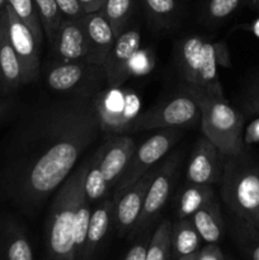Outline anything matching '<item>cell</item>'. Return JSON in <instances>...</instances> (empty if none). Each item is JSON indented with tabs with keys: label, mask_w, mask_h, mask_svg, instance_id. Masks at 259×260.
Masks as SVG:
<instances>
[{
	"label": "cell",
	"mask_w": 259,
	"mask_h": 260,
	"mask_svg": "<svg viewBox=\"0 0 259 260\" xmlns=\"http://www.w3.org/2000/svg\"><path fill=\"white\" fill-rule=\"evenodd\" d=\"M95 96L58 94L33 111L23 129L13 179L15 197L27 212H36L58 189L98 139Z\"/></svg>",
	"instance_id": "1"
},
{
	"label": "cell",
	"mask_w": 259,
	"mask_h": 260,
	"mask_svg": "<svg viewBox=\"0 0 259 260\" xmlns=\"http://www.w3.org/2000/svg\"><path fill=\"white\" fill-rule=\"evenodd\" d=\"M174 62L187 93L225 98L217 66L230 68L229 50L223 42H212L200 35L183 37L174 48Z\"/></svg>",
	"instance_id": "2"
},
{
	"label": "cell",
	"mask_w": 259,
	"mask_h": 260,
	"mask_svg": "<svg viewBox=\"0 0 259 260\" xmlns=\"http://www.w3.org/2000/svg\"><path fill=\"white\" fill-rule=\"evenodd\" d=\"M88 164L89 157L74 169L53 197L46 220L47 260H76L74 228Z\"/></svg>",
	"instance_id": "3"
},
{
	"label": "cell",
	"mask_w": 259,
	"mask_h": 260,
	"mask_svg": "<svg viewBox=\"0 0 259 260\" xmlns=\"http://www.w3.org/2000/svg\"><path fill=\"white\" fill-rule=\"evenodd\" d=\"M220 183L229 211L238 220L259 229V165L245 152L226 157Z\"/></svg>",
	"instance_id": "4"
},
{
	"label": "cell",
	"mask_w": 259,
	"mask_h": 260,
	"mask_svg": "<svg viewBox=\"0 0 259 260\" xmlns=\"http://www.w3.org/2000/svg\"><path fill=\"white\" fill-rule=\"evenodd\" d=\"M184 91V90H183ZM197 101L201 111V129L225 157L239 156L245 152L243 113L231 107L226 98L188 93Z\"/></svg>",
	"instance_id": "5"
},
{
	"label": "cell",
	"mask_w": 259,
	"mask_h": 260,
	"mask_svg": "<svg viewBox=\"0 0 259 260\" xmlns=\"http://www.w3.org/2000/svg\"><path fill=\"white\" fill-rule=\"evenodd\" d=\"M201 123V111L197 101L187 91L165 99L152 108L136 114L124 124L118 135L149 129L190 128Z\"/></svg>",
	"instance_id": "6"
},
{
	"label": "cell",
	"mask_w": 259,
	"mask_h": 260,
	"mask_svg": "<svg viewBox=\"0 0 259 260\" xmlns=\"http://www.w3.org/2000/svg\"><path fill=\"white\" fill-rule=\"evenodd\" d=\"M45 83L57 94H86L98 95L107 85L106 71L102 65L86 61L58 62L53 61L45 74Z\"/></svg>",
	"instance_id": "7"
},
{
	"label": "cell",
	"mask_w": 259,
	"mask_h": 260,
	"mask_svg": "<svg viewBox=\"0 0 259 260\" xmlns=\"http://www.w3.org/2000/svg\"><path fill=\"white\" fill-rule=\"evenodd\" d=\"M185 129L187 128L157 129V132H155L146 141L137 146L130 160L126 172L113 188L112 200H117L122 192L131 187L149 170L156 167L157 162L161 161L167 156L168 152L174 147V145L182 139Z\"/></svg>",
	"instance_id": "8"
},
{
	"label": "cell",
	"mask_w": 259,
	"mask_h": 260,
	"mask_svg": "<svg viewBox=\"0 0 259 260\" xmlns=\"http://www.w3.org/2000/svg\"><path fill=\"white\" fill-rule=\"evenodd\" d=\"M182 160V152L174 151L165 156L163 161L156 165L155 175L150 183L146 197H145L141 215H140L134 230L131 231L135 236L146 233L168 203L178 177H179Z\"/></svg>",
	"instance_id": "9"
},
{
	"label": "cell",
	"mask_w": 259,
	"mask_h": 260,
	"mask_svg": "<svg viewBox=\"0 0 259 260\" xmlns=\"http://www.w3.org/2000/svg\"><path fill=\"white\" fill-rule=\"evenodd\" d=\"M5 10L10 42L22 68V81L23 84H29L36 80L40 73V45L32 30L15 14L9 4L5 5Z\"/></svg>",
	"instance_id": "10"
},
{
	"label": "cell",
	"mask_w": 259,
	"mask_h": 260,
	"mask_svg": "<svg viewBox=\"0 0 259 260\" xmlns=\"http://www.w3.org/2000/svg\"><path fill=\"white\" fill-rule=\"evenodd\" d=\"M141 32L137 27L128 25L114 41L111 52L103 63L107 85L109 89H119L130 75L132 58L139 52Z\"/></svg>",
	"instance_id": "11"
},
{
	"label": "cell",
	"mask_w": 259,
	"mask_h": 260,
	"mask_svg": "<svg viewBox=\"0 0 259 260\" xmlns=\"http://www.w3.org/2000/svg\"><path fill=\"white\" fill-rule=\"evenodd\" d=\"M155 170L156 167L142 175L137 182H135L131 187L122 192L117 200L113 201V225L119 236H124L134 230L141 215L145 197L155 175Z\"/></svg>",
	"instance_id": "12"
},
{
	"label": "cell",
	"mask_w": 259,
	"mask_h": 260,
	"mask_svg": "<svg viewBox=\"0 0 259 260\" xmlns=\"http://www.w3.org/2000/svg\"><path fill=\"white\" fill-rule=\"evenodd\" d=\"M223 155L205 136L197 140L192 150L185 173V183L215 184L222 174Z\"/></svg>",
	"instance_id": "13"
},
{
	"label": "cell",
	"mask_w": 259,
	"mask_h": 260,
	"mask_svg": "<svg viewBox=\"0 0 259 260\" xmlns=\"http://www.w3.org/2000/svg\"><path fill=\"white\" fill-rule=\"evenodd\" d=\"M136 147V141L127 134L114 135L102 144L101 170L109 190L126 172Z\"/></svg>",
	"instance_id": "14"
},
{
	"label": "cell",
	"mask_w": 259,
	"mask_h": 260,
	"mask_svg": "<svg viewBox=\"0 0 259 260\" xmlns=\"http://www.w3.org/2000/svg\"><path fill=\"white\" fill-rule=\"evenodd\" d=\"M50 48L53 61H86L88 43L80 18L75 19L63 17Z\"/></svg>",
	"instance_id": "15"
},
{
	"label": "cell",
	"mask_w": 259,
	"mask_h": 260,
	"mask_svg": "<svg viewBox=\"0 0 259 260\" xmlns=\"http://www.w3.org/2000/svg\"><path fill=\"white\" fill-rule=\"evenodd\" d=\"M88 43L86 62L103 66L116 41L113 29L102 10L84 13L80 18Z\"/></svg>",
	"instance_id": "16"
},
{
	"label": "cell",
	"mask_w": 259,
	"mask_h": 260,
	"mask_svg": "<svg viewBox=\"0 0 259 260\" xmlns=\"http://www.w3.org/2000/svg\"><path fill=\"white\" fill-rule=\"evenodd\" d=\"M113 200L104 198L99 202L95 210L91 211L83 260H90L96 254L113 223Z\"/></svg>",
	"instance_id": "17"
},
{
	"label": "cell",
	"mask_w": 259,
	"mask_h": 260,
	"mask_svg": "<svg viewBox=\"0 0 259 260\" xmlns=\"http://www.w3.org/2000/svg\"><path fill=\"white\" fill-rule=\"evenodd\" d=\"M0 74L8 89H17L23 85L22 68L10 42L5 8L0 13Z\"/></svg>",
	"instance_id": "18"
},
{
	"label": "cell",
	"mask_w": 259,
	"mask_h": 260,
	"mask_svg": "<svg viewBox=\"0 0 259 260\" xmlns=\"http://www.w3.org/2000/svg\"><path fill=\"white\" fill-rule=\"evenodd\" d=\"M147 22L154 29L174 30L182 23L183 4L178 0H140Z\"/></svg>",
	"instance_id": "19"
},
{
	"label": "cell",
	"mask_w": 259,
	"mask_h": 260,
	"mask_svg": "<svg viewBox=\"0 0 259 260\" xmlns=\"http://www.w3.org/2000/svg\"><path fill=\"white\" fill-rule=\"evenodd\" d=\"M196 230L201 239L207 244H217L223 234V220L220 205L216 198L211 200L205 206L190 216Z\"/></svg>",
	"instance_id": "20"
},
{
	"label": "cell",
	"mask_w": 259,
	"mask_h": 260,
	"mask_svg": "<svg viewBox=\"0 0 259 260\" xmlns=\"http://www.w3.org/2000/svg\"><path fill=\"white\" fill-rule=\"evenodd\" d=\"M215 198V190L210 184L185 183L175 200V215L178 220L189 218L196 211Z\"/></svg>",
	"instance_id": "21"
},
{
	"label": "cell",
	"mask_w": 259,
	"mask_h": 260,
	"mask_svg": "<svg viewBox=\"0 0 259 260\" xmlns=\"http://www.w3.org/2000/svg\"><path fill=\"white\" fill-rule=\"evenodd\" d=\"M201 240L190 217L180 218L172 226V248L178 259L198 253Z\"/></svg>",
	"instance_id": "22"
},
{
	"label": "cell",
	"mask_w": 259,
	"mask_h": 260,
	"mask_svg": "<svg viewBox=\"0 0 259 260\" xmlns=\"http://www.w3.org/2000/svg\"><path fill=\"white\" fill-rule=\"evenodd\" d=\"M101 155L102 145L89 156L88 169H86L85 179H84V190L90 203L101 202L109 192V188L101 170Z\"/></svg>",
	"instance_id": "23"
},
{
	"label": "cell",
	"mask_w": 259,
	"mask_h": 260,
	"mask_svg": "<svg viewBox=\"0 0 259 260\" xmlns=\"http://www.w3.org/2000/svg\"><path fill=\"white\" fill-rule=\"evenodd\" d=\"M245 0H205L200 10V20L207 27L221 24L231 17Z\"/></svg>",
	"instance_id": "24"
},
{
	"label": "cell",
	"mask_w": 259,
	"mask_h": 260,
	"mask_svg": "<svg viewBox=\"0 0 259 260\" xmlns=\"http://www.w3.org/2000/svg\"><path fill=\"white\" fill-rule=\"evenodd\" d=\"M101 10L117 37L130 25L135 10V0H104Z\"/></svg>",
	"instance_id": "25"
},
{
	"label": "cell",
	"mask_w": 259,
	"mask_h": 260,
	"mask_svg": "<svg viewBox=\"0 0 259 260\" xmlns=\"http://www.w3.org/2000/svg\"><path fill=\"white\" fill-rule=\"evenodd\" d=\"M7 4L10 5V8L14 10L15 14L32 30L38 45H42L43 40L46 37L35 0H7Z\"/></svg>",
	"instance_id": "26"
},
{
	"label": "cell",
	"mask_w": 259,
	"mask_h": 260,
	"mask_svg": "<svg viewBox=\"0 0 259 260\" xmlns=\"http://www.w3.org/2000/svg\"><path fill=\"white\" fill-rule=\"evenodd\" d=\"M91 208L90 202L85 196H81L78 205V211H76L75 218V228H74V245H75V258L76 260H83L84 250L86 245V236H88L89 221H90Z\"/></svg>",
	"instance_id": "27"
},
{
	"label": "cell",
	"mask_w": 259,
	"mask_h": 260,
	"mask_svg": "<svg viewBox=\"0 0 259 260\" xmlns=\"http://www.w3.org/2000/svg\"><path fill=\"white\" fill-rule=\"evenodd\" d=\"M172 222L164 220L160 222L151 235L146 251V260H168L172 248Z\"/></svg>",
	"instance_id": "28"
},
{
	"label": "cell",
	"mask_w": 259,
	"mask_h": 260,
	"mask_svg": "<svg viewBox=\"0 0 259 260\" xmlns=\"http://www.w3.org/2000/svg\"><path fill=\"white\" fill-rule=\"evenodd\" d=\"M35 4L37 7L38 14H40L45 37L47 38L48 45H51L55 40L61 20L63 19V15L56 0H35Z\"/></svg>",
	"instance_id": "29"
},
{
	"label": "cell",
	"mask_w": 259,
	"mask_h": 260,
	"mask_svg": "<svg viewBox=\"0 0 259 260\" xmlns=\"http://www.w3.org/2000/svg\"><path fill=\"white\" fill-rule=\"evenodd\" d=\"M5 260H33L29 240L19 229H10L4 244Z\"/></svg>",
	"instance_id": "30"
},
{
	"label": "cell",
	"mask_w": 259,
	"mask_h": 260,
	"mask_svg": "<svg viewBox=\"0 0 259 260\" xmlns=\"http://www.w3.org/2000/svg\"><path fill=\"white\" fill-rule=\"evenodd\" d=\"M235 234L250 260H259V229L236 218Z\"/></svg>",
	"instance_id": "31"
},
{
	"label": "cell",
	"mask_w": 259,
	"mask_h": 260,
	"mask_svg": "<svg viewBox=\"0 0 259 260\" xmlns=\"http://www.w3.org/2000/svg\"><path fill=\"white\" fill-rule=\"evenodd\" d=\"M61 13L65 18H81L84 14V9L78 0H56Z\"/></svg>",
	"instance_id": "32"
},
{
	"label": "cell",
	"mask_w": 259,
	"mask_h": 260,
	"mask_svg": "<svg viewBox=\"0 0 259 260\" xmlns=\"http://www.w3.org/2000/svg\"><path fill=\"white\" fill-rule=\"evenodd\" d=\"M150 239L151 238H149V236H144L141 240L137 241V243L127 251L123 260H146V251L150 243Z\"/></svg>",
	"instance_id": "33"
},
{
	"label": "cell",
	"mask_w": 259,
	"mask_h": 260,
	"mask_svg": "<svg viewBox=\"0 0 259 260\" xmlns=\"http://www.w3.org/2000/svg\"><path fill=\"white\" fill-rule=\"evenodd\" d=\"M243 107L249 114H259V84L254 86L243 102Z\"/></svg>",
	"instance_id": "34"
},
{
	"label": "cell",
	"mask_w": 259,
	"mask_h": 260,
	"mask_svg": "<svg viewBox=\"0 0 259 260\" xmlns=\"http://www.w3.org/2000/svg\"><path fill=\"white\" fill-rule=\"evenodd\" d=\"M198 260H223V256L216 244H208L201 253L198 251Z\"/></svg>",
	"instance_id": "35"
},
{
	"label": "cell",
	"mask_w": 259,
	"mask_h": 260,
	"mask_svg": "<svg viewBox=\"0 0 259 260\" xmlns=\"http://www.w3.org/2000/svg\"><path fill=\"white\" fill-rule=\"evenodd\" d=\"M78 2L81 4L84 12L91 13L96 12V10H101L102 7H103L104 0H78Z\"/></svg>",
	"instance_id": "36"
},
{
	"label": "cell",
	"mask_w": 259,
	"mask_h": 260,
	"mask_svg": "<svg viewBox=\"0 0 259 260\" xmlns=\"http://www.w3.org/2000/svg\"><path fill=\"white\" fill-rule=\"evenodd\" d=\"M245 141H248V142H258L259 141V119L254 121L253 123L249 126L244 142Z\"/></svg>",
	"instance_id": "37"
},
{
	"label": "cell",
	"mask_w": 259,
	"mask_h": 260,
	"mask_svg": "<svg viewBox=\"0 0 259 260\" xmlns=\"http://www.w3.org/2000/svg\"><path fill=\"white\" fill-rule=\"evenodd\" d=\"M241 27H243L244 29H246V30H249V32L253 33V35L259 40V15L255 18V19L251 20L250 23L241 25Z\"/></svg>",
	"instance_id": "38"
},
{
	"label": "cell",
	"mask_w": 259,
	"mask_h": 260,
	"mask_svg": "<svg viewBox=\"0 0 259 260\" xmlns=\"http://www.w3.org/2000/svg\"><path fill=\"white\" fill-rule=\"evenodd\" d=\"M178 260H198V253L192 254V255L183 256V258H179Z\"/></svg>",
	"instance_id": "39"
},
{
	"label": "cell",
	"mask_w": 259,
	"mask_h": 260,
	"mask_svg": "<svg viewBox=\"0 0 259 260\" xmlns=\"http://www.w3.org/2000/svg\"><path fill=\"white\" fill-rule=\"evenodd\" d=\"M250 7L253 8L254 10H256V12H259V0H251Z\"/></svg>",
	"instance_id": "40"
},
{
	"label": "cell",
	"mask_w": 259,
	"mask_h": 260,
	"mask_svg": "<svg viewBox=\"0 0 259 260\" xmlns=\"http://www.w3.org/2000/svg\"><path fill=\"white\" fill-rule=\"evenodd\" d=\"M5 5H7V0H0V13L4 10Z\"/></svg>",
	"instance_id": "41"
},
{
	"label": "cell",
	"mask_w": 259,
	"mask_h": 260,
	"mask_svg": "<svg viewBox=\"0 0 259 260\" xmlns=\"http://www.w3.org/2000/svg\"><path fill=\"white\" fill-rule=\"evenodd\" d=\"M178 2H180L183 5H184V4H187V3H189L190 0H178Z\"/></svg>",
	"instance_id": "42"
},
{
	"label": "cell",
	"mask_w": 259,
	"mask_h": 260,
	"mask_svg": "<svg viewBox=\"0 0 259 260\" xmlns=\"http://www.w3.org/2000/svg\"><path fill=\"white\" fill-rule=\"evenodd\" d=\"M0 84H2V85H5L4 80H3V78H2V74H0ZM5 86H7V85H5Z\"/></svg>",
	"instance_id": "43"
}]
</instances>
